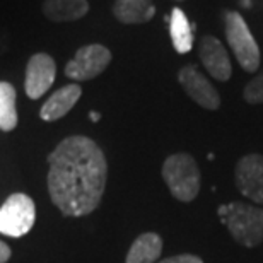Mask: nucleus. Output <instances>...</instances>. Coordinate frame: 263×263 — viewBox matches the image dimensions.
<instances>
[{
    "label": "nucleus",
    "mask_w": 263,
    "mask_h": 263,
    "mask_svg": "<svg viewBox=\"0 0 263 263\" xmlns=\"http://www.w3.org/2000/svg\"><path fill=\"white\" fill-rule=\"evenodd\" d=\"M48 192L67 217L94 212L104 195L108 161L96 142L84 135L67 137L48 156Z\"/></svg>",
    "instance_id": "f257e3e1"
},
{
    "label": "nucleus",
    "mask_w": 263,
    "mask_h": 263,
    "mask_svg": "<svg viewBox=\"0 0 263 263\" xmlns=\"http://www.w3.org/2000/svg\"><path fill=\"white\" fill-rule=\"evenodd\" d=\"M162 178H164L171 195L180 202H193L200 193V170L193 156L186 152L171 154L162 164Z\"/></svg>",
    "instance_id": "f03ea898"
},
{
    "label": "nucleus",
    "mask_w": 263,
    "mask_h": 263,
    "mask_svg": "<svg viewBox=\"0 0 263 263\" xmlns=\"http://www.w3.org/2000/svg\"><path fill=\"white\" fill-rule=\"evenodd\" d=\"M229 234L245 248H256L263 241V209L246 202H233L222 217Z\"/></svg>",
    "instance_id": "7ed1b4c3"
},
{
    "label": "nucleus",
    "mask_w": 263,
    "mask_h": 263,
    "mask_svg": "<svg viewBox=\"0 0 263 263\" xmlns=\"http://www.w3.org/2000/svg\"><path fill=\"white\" fill-rule=\"evenodd\" d=\"M224 29L226 40L234 51V57L238 60L245 72H256L260 68V48L255 41L253 34L243 19V15L228 10L224 14Z\"/></svg>",
    "instance_id": "20e7f679"
},
{
    "label": "nucleus",
    "mask_w": 263,
    "mask_h": 263,
    "mask_svg": "<svg viewBox=\"0 0 263 263\" xmlns=\"http://www.w3.org/2000/svg\"><path fill=\"white\" fill-rule=\"evenodd\" d=\"M36 207L33 198L24 193H14L0 207V233L10 238L28 234L34 226Z\"/></svg>",
    "instance_id": "39448f33"
},
{
    "label": "nucleus",
    "mask_w": 263,
    "mask_h": 263,
    "mask_svg": "<svg viewBox=\"0 0 263 263\" xmlns=\"http://www.w3.org/2000/svg\"><path fill=\"white\" fill-rule=\"evenodd\" d=\"M111 62V51L103 45H86L65 67V76L72 81H91L106 70Z\"/></svg>",
    "instance_id": "423d86ee"
},
{
    "label": "nucleus",
    "mask_w": 263,
    "mask_h": 263,
    "mask_svg": "<svg viewBox=\"0 0 263 263\" xmlns=\"http://www.w3.org/2000/svg\"><path fill=\"white\" fill-rule=\"evenodd\" d=\"M239 193L251 202L263 205V156L246 154L238 161L234 171Z\"/></svg>",
    "instance_id": "0eeeda50"
},
{
    "label": "nucleus",
    "mask_w": 263,
    "mask_h": 263,
    "mask_svg": "<svg viewBox=\"0 0 263 263\" xmlns=\"http://www.w3.org/2000/svg\"><path fill=\"white\" fill-rule=\"evenodd\" d=\"M178 81L185 89L188 98L193 99L198 106L215 111L220 106V94L217 92L209 79L198 70L197 65H185L178 72Z\"/></svg>",
    "instance_id": "6e6552de"
},
{
    "label": "nucleus",
    "mask_w": 263,
    "mask_h": 263,
    "mask_svg": "<svg viewBox=\"0 0 263 263\" xmlns=\"http://www.w3.org/2000/svg\"><path fill=\"white\" fill-rule=\"evenodd\" d=\"M57 77L55 60L48 53H36L29 59L26 67V94L31 99H40L53 86Z\"/></svg>",
    "instance_id": "1a4fd4ad"
},
{
    "label": "nucleus",
    "mask_w": 263,
    "mask_h": 263,
    "mask_svg": "<svg viewBox=\"0 0 263 263\" xmlns=\"http://www.w3.org/2000/svg\"><path fill=\"white\" fill-rule=\"evenodd\" d=\"M198 57L202 65L215 81L226 82L231 79L233 65H231L229 55L215 36H203L198 45Z\"/></svg>",
    "instance_id": "9d476101"
},
{
    "label": "nucleus",
    "mask_w": 263,
    "mask_h": 263,
    "mask_svg": "<svg viewBox=\"0 0 263 263\" xmlns=\"http://www.w3.org/2000/svg\"><path fill=\"white\" fill-rule=\"evenodd\" d=\"M82 96V89L79 84H68V86L60 87L51 96L46 99V103L41 106L40 117L45 122H55L70 111Z\"/></svg>",
    "instance_id": "9b49d317"
},
{
    "label": "nucleus",
    "mask_w": 263,
    "mask_h": 263,
    "mask_svg": "<svg viewBox=\"0 0 263 263\" xmlns=\"http://www.w3.org/2000/svg\"><path fill=\"white\" fill-rule=\"evenodd\" d=\"M156 7L152 0H117L113 15L122 24H144L154 17Z\"/></svg>",
    "instance_id": "f8f14e48"
},
{
    "label": "nucleus",
    "mask_w": 263,
    "mask_h": 263,
    "mask_svg": "<svg viewBox=\"0 0 263 263\" xmlns=\"http://www.w3.org/2000/svg\"><path fill=\"white\" fill-rule=\"evenodd\" d=\"M87 0H45L43 14L53 23H70L87 14Z\"/></svg>",
    "instance_id": "ddd939ff"
},
{
    "label": "nucleus",
    "mask_w": 263,
    "mask_h": 263,
    "mask_svg": "<svg viewBox=\"0 0 263 263\" xmlns=\"http://www.w3.org/2000/svg\"><path fill=\"white\" fill-rule=\"evenodd\" d=\"M162 253V238L156 233H144L132 243L125 263H156Z\"/></svg>",
    "instance_id": "4468645a"
},
{
    "label": "nucleus",
    "mask_w": 263,
    "mask_h": 263,
    "mask_svg": "<svg viewBox=\"0 0 263 263\" xmlns=\"http://www.w3.org/2000/svg\"><path fill=\"white\" fill-rule=\"evenodd\" d=\"M167 23H170V34L175 50L178 53H188L193 46V34H195L193 28H195V24L192 26L186 14L178 7L171 10Z\"/></svg>",
    "instance_id": "2eb2a0df"
},
{
    "label": "nucleus",
    "mask_w": 263,
    "mask_h": 263,
    "mask_svg": "<svg viewBox=\"0 0 263 263\" xmlns=\"http://www.w3.org/2000/svg\"><path fill=\"white\" fill-rule=\"evenodd\" d=\"M17 127L15 109V89L12 84L0 82V130L10 132Z\"/></svg>",
    "instance_id": "dca6fc26"
},
{
    "label": "nucleus",
    "mask_w": 263,
    "mask_h": 263,
    "mask_svg": "<svg viewBox=\"0 0 263 263\" xmlns=\"http://www.w3.org/2000/svg\"><path fill=\"white\" fill-rule=\"evenodd\" d=\"M243 98H245V101L250 104L263 103V70L246 84V87L243 91Z\"/></svg>",
    "instance_id": "f3484780"
},
{
    "label": "nucleus",
    "mask_w": 263,
    "mask_h": 263,
    "mask_svg": "<svg viewBox=\"0 0 263 263\" xmlns=\"http://www.w3.org/2000/svg\"><path fill=\"white\" fill-rule=\"evenodd\" d=\"M159 263H203V260L197 255L183 253V255H175V256H170V258H164Z\"/></svg>",
    "instance_id": "a211bd4d"
},
{
    "label": "nucleus",
    "mask_w": 263,
    "mask_h": 263,
    "mask_svg": "<svg viewBox=\"0 0 263 263\" xmlns=\"http://www.w3.org/2000/svg\"><path fill=\"white\" fill-rule=\"evenodd\" d=\"M9 258H10V248L4 241H0V263L9 261Z\"/></svg>",
    "instance_id": "6ab92c4d"
},
{
    "label": "nucleus",
    "mask_w": 263,
    "mask_h": 263,
    "mask_svg": "<svg viewBox=\"0 0 263 263\" xmlns=\"http://www.w3.org/2000/svg\"><path fill=\"white\" fill-rule=\"evenodd\" d=\"M89 118H91V122H99V120H101V115L96 111H91L89 113Z\"/></svg>",
    "instance_id": "aec40b11"
},
{
    "label": "nucleus",
    "mask_w": 263,
    "mask_h": 263,
    "mask_svg": "<svg viewBox=\"0 0 263 263\" xmlns=\"http://www.w3.org/2000/svg\"><path fill=\"white\" fill-rule=\"evenodd\" d=\"M180 2H181V0H180Z\"/></svg>",
    "instance_id": "412c9836"
}]
</instances>
